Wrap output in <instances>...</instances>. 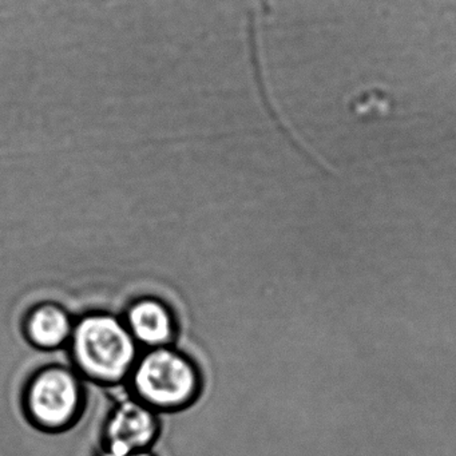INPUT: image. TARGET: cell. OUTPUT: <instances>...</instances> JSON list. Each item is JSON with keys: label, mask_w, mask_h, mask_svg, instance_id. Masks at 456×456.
Wrapping results in <instances>:
<instances>
[{"label": "cell", "mask_w": 456, "mask_h": 456, "mask_svg": "<svg viewBox=\"0 0 456 456\" xmlns=\"http://www.w3.org/2000/svg\"><path fill=\"white\" fill-rule=\"evenodd\" d=\"M73 352L79 368L101 381L124 379L135 360L134 338L121 322L108 314L85 317L74 328Z\"/></svg>", "instance_id": "1"}, {"label": "cell", "mask_w": 456, "mask_h": 456, "mask_svg": "<svg viewBox=\"0 0 456 456\" xmlns=\"http://www.w3.org/2000/svg\"><path fill=\"white\" fill-rule=\"evenodd\" d=\"M135 391L159 408L185 405L196 395L199 378L193 365L177 352L157 348L146 354L134 372Z\"/></svg>", "instance_id": "2"}, {"label": "cell", "mask_w": 456, "mask_h": 456, "mask_svg": "<svg viewBox=\"0 0 456 456\" xmlns=\"http://www.w3.org/2000/svg\"><path fill=\"white\" fill-rule=\"evenodd\" d=\"M81 404V388L73 373L50 368L39 373L28 394V407L42 428L69 426Z\"/></svg>", "instance_id": "3"}, {"label": "cell", "mask_w": 456, "mask_h": 456, "mask_svg": "<svg viewBox=\"0 0 456 456\" xmlns=\"http://www.w3.org/2000/svg\"><path fill=\"white\" fill-rule=\"evenodd\" d=\"M156 416L149 408L135 402L119 405L106 429V452L121 456L148 451L157 436Z\"/></svg>", "instance_id": "4"}, {"label": "cell", "mask_w": 456, "mask_h": 456, "mask_svg": "<svg viewBox=\"0 0 456 456\" xmlns=\"http://www.w3.org/2000/svg\"><path fill=\"white\" fill-rule=\"evenodd\" d=\"M133 338L151 346L169 343L173 336V320L167 309L159 301H138L127 314Z\"/></svg>", "instance_id": "5"}, {"label": "cell", "mask_w": 456, "mask_h": 456, "mask_svg": "<svg viewBox=\"0 0 456 456\" xmlns=\"http://www.w3.org/2000/svg\"><path fill=\"white\" fill-rule=\"evenodd\" d=\"M28 333L37 346L55 348L70 338L73 330L65 311L55 305H44L31 314Z\"/></svg>", "instance_id": "6"}, {"label": "cell", "mask_w": 456, "mask_h": 456, "mask_svg": "<svg viewBox=\"0 0 456 456\" xmlns=\"http://www.w3.org/2000/svg\"><path fill=\"white\" fill-rule=\"evenodd\" d=\"M102 456H117L113 455V453L103 452ZM121 456H154L153 453L149 452V451H137V452L126 453V455Z\"/></svg>", "instance_id": "7"}]
</instances>
